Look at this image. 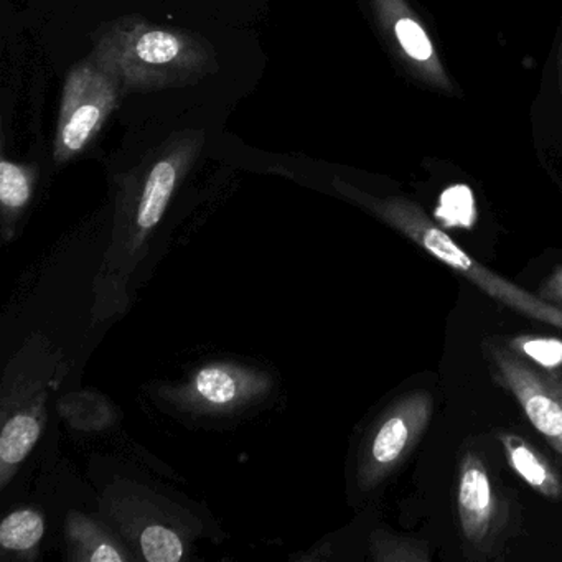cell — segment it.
I'll list each match as a JSON object with an SVG mask.
<instances>
[{
	"label": "cell",
	"instance_id": "cell-15",
	"mask_svg": "<svg viewBox=\"0 0 562 562\" xmlns=\"http://www.w3.org/2000/svg\"><path fill=\"white\" fill-rule=\"evenodd\" d=\"M371 554L380 562L430 561L429 546L416 538L378 531L371 538Z\"/></svg>",
	"mask_w": 562,
	"mask_h": 562
},
{
	"label": "cell",
	"instance_id": "cell-7",
	"mask_svg": "<svg viewBox=\"0 0 562 562\" xmlns=\"http://www.w3.org/2000/svg\"><path fill=\"white\" fill-rule=\"evenodd\" d=\"M457 515L463 539L473 548L492 544L503 526L502 505L492 476L473 452H467L459 465Z\"/></svg>",
	"mask_w": 562,
	"mask_h": 562
},
{
	"label": "cell",
	"instance_id": "cell-1",
	"mask_svg": "<svg viewBox=\"0 0 562 562\" xmlns=\"http://www.w3.org/2000/svg\"><path fill=\"white\" fill-rule=\"evenodd\" d=\"M90 58L124 94L190 87L218 71L215 47L205 37L137 15L101 25Z\"/></svg>",
	"mask_w": 562,
	"mask_h": 562
},
{
	"label": "cell",
	"instance_id": "cell-11",
	"mask_svg": "<svg viewBox=\"0 0 562 562\" xmlns=\"http://www.w3.org/2000/svg\"><path fill=\"white\" fill-rule=\"evenodd\" d=\"M499 443L509 467L515 470L519 479L525 480L532 490L541 493L546 498H561L562 480L538 450L532 449L525 439L513 434H499Z\"/></svg>",
	"mask_w": 562,
	"mask_h": 562
},
{
	"label": "cell",
	"instance_id": "cell-9",
	"mask_svg": "<svg viewBox=\"0 0 562 562\" xmlns=\"http://www.w3.org/2000/svg\"><path fill=\"white\" fill-rule=\"evenodd\" d=\"M381 25L391 32V37L401 54L434 83L447 85L446 75L437 58L436 48L417 19L413 18L404 0H373Z\"/></svg>",
	"mask_w": 562,
	"mask_h": 562
},
{
	"label": "cell",
	"instance_id": "cell-12",
	"mask_svg": "<svg viewBox=\"0 0 562 562\" xmlns=\"http://www.w3.org/2000/svg\"><path fill=\"white\" fill-rule=\"evenodd\" d=\"M68 539L75 551V558L93 562H124L121 546L101 528L97 521L87 516L74 513L68 519Z\"/></svg>",
	"mask_w": 562,
	"mask_h": 562
},
{
	"label": "cell",
	"instance_id": "cell-5",
	"mask_svg": "<svg viewBox=\"0 0 562 562\" xmlns=\"http://www.w3.org/2000/svg\"><path fill=\"white\" fill-rule=\"evenodd\" d=\"M432 409V396L427 391H414L384 413L360 456L358 483L361 488L380 485L406 460L426 432Z\"/></svg>",
	"mask_w": 562,
	"mask_h": 562
},
{
	"label": "cell",
	"instance_id": "cell-6",
	"mask_svg": "<svg viewBox=\"0 0 562 562\" xmlns=\"http://www.w3.org/2000/svg\"><path fill=\"white\" fill-rule=\"evenodd\" d=\"M493 378L518 401L525 416L562 456V381L531 367L512 350L490 345Z\"/></svg>",
	"mask_w": 562,
	"mask_h": 562
},
{
	"label": "cell",
	"instance_id": "cell-17",
	"mask_svg": "<svg viewBox=\"0 0 562 562\" xmlns=\"http://www.w3.org/2000/svg\"><path fill=\"white\" fill-rule=\"evenodd\" d=\"M436 218L447 226L470 228L475 222V202L467 186H452L440 195Z\"/></svg>",
	"mask_w": 562,
	"mask_h": 562
},
{
	"label": "cell",
	"instance_id": "cell-18",
	"mask_svg": "<svg viewBox=\"0 0 562 562\" xmlns=\"http://www.w3.org/2000/svg\"><path fill=\"white\" fill-rule=\"evenodd\" d=\"M140 551L150 562H177L183 558V544L177 532L164 526H149L140 535Z\"/></svg>",
	"mask_w": 562,
	"mask_h": 562
},
{
	"label": "cell",
	"instance_id": "cell-14",
	"mask_svg": "<svg viewBox=\"0 0 562 562\" xmlns=\"http://www.w3.org/2000/svg\"><path fill=\"white\" fill-rule=\"evenodd\" d=\"M35 172L32 167L21 166L11 160H0V203L4 218H14L32 199Z\"/></svg>",
	"mask_w": 562,
	"mask_h": 562
},
{
	"label": "cell",
	"instance_id": "cell-10",
	"mask_svg": "<svg viewBox=\"0 0 562 562\" xmlns=\"http://www.w3.org/2000/svg\"><path fill=\"white\" fill-rule=\"evenodd\" d=\"M44 400L31 411L5 420L0 434V483L8 485L18 467L34 449L44 429Z\"/></svg>",
	"mask_w": 562,
	"mask_h": 562
},
{
	"label": "cell",
	"instance_id": "cell-4",
	"mask_svg": "<svg viewBox=\"0 0 562 562\" xmlns=\"http://www.w3.org/2000/svg\"><path fill=\"white\" fill-rule=\"evenodd\" d=\"M123 97L120 85L91 58L74 67L61 97L54 149L57 164L70 162L87 149Z\"/></svg>",
	"mask_w": 562,
	"mask_h": 562
},
{
	"label": "cell",
	"instance_id": "cell-2",
	"mask_svg": "<svg viewBox=\"0 0 562 562\" xmlns=\"http://www.w3.org/2000/svg\"><path fill=\"white\" fill-rule=\"evenodd\" d=\"M335 189L353 200L358 205L364 206L371 213L383 220L387 225L406 236L407 239L419 246L427 255L434 256L437 261L443 262L447 268L463 276L470 282L482 289L485 294L495 301L502 302L506 307L535 321L544 322L562 330V308L551 302L544 301L541 295L531 294L526 289L518 288L506 281L496 272L476 261L475 258L463 251L439 225L432 222L416 203L400 196L376 199L360 192L355 187L335 180Z\"/></svg>",
	"mask_w": 562,
	"mask_h": 562
},
{
	"label": "cell",
	"instance_id": "cell-16",
	"mask_svg": "<svg viewBox=\"0 0 562 562\" xmlns=\"http://www.w3.org/2000/svg\"><path fill=\"white\" fill-rule=\"evenodd\" d=\"M509 350L528 363H536L544 370L562 368V340L536 335H519L508 344Z\"/></svg>",
	"mask_w": 562,
	"mask_h": 562
},
{
	"label": "cell",
	"instance_id": "cell-13",
	"mask_svg": "<svg viewBox=\"0 0 562 562\" xmlns=\"http://www.w3.org/2000/svg\"><path fill=\"white\" fill-rule=\"evenodd\" d=\"M44 516L35 509L12 512L0 522V544L5 551L27 554L41 544L44 538Z\"/></svg>",
	"mask_w": 562,
	"mask_h": 562
},
{
	"label": "cell",
	"instance_id": "cell-19",
	"mask_svg": "<svg viewBox=\"0 0 562 562\" xmlns=\"http://www.w3.org/2000/svg\"><path fill=\"white\" fill-rule=\"evenodd\" d=\"M544 301L558 305L562 308V268L554 269L552 274L542 282L541 291H539Z\"/></svg>",
	"mask_w": 562,
	"mask_h": 562
},
{
	"label": "cell",
	"instance_id": "cell-3",
	"mask_svg": "<svg viewBox=\"0 0 562 562\" xmlns=\"http://www.w3.org/2000/svg\"><path fill=\"white\" fill-rule=\"evenodd\" d=\"M203 146V131L172 134L124 177L117 196V213L126 218L134 246H139L159 225L177 187L199 159Z\"/></svg>",
	"mask_w": 562,
	"mask_h": 562
},
{
	"label": "cell",
	"instance_id": "cell-8",
	"mask_svg": "<svg viewBox=\"0 0 562 562\" xmlns=\"http://www.w3.org/2000/svg\"><path fill=\"white\" fill-rule=\"evenodd\" d=\"M266 387L262 376L228 364H210L186 387V401L200 409L223 411L246 403Z\"/></svg>",
	"mask_w": 562,
	"mask_h": 562
}]
</instances>
